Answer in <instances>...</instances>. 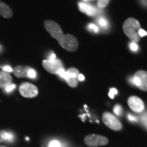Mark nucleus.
<instances>
[{
	"label": "nucleus",
	"mask_w": 147,
	"mask_h": 147,
	"mask_svg": "<svg viewBox=\"0 0 147 147\" xmlns=\"http://www.w3.org/2000/svg\"><path fill=\"white\" fill-rule=\"evenodd\" d=\"M127 117H128V119L130 121H138L137 117H134V116L131 115H129H129H128Z\"/></svg>",
	"instance_id": "c85d7f7f"
},
{
	"label": "nucleus",
	"mask_w": 147,
	"mask_h": 147,
	"mask_svg": "<svg viewBox=\"0 0 147 147\" xmlns=\"http://www.w3.org/2000/svg\"><path fill=\"white\" fill-rule=\"evenodd\" d=\"M14 138V136L12 133L6 131L5 130H0V142H13Z\"/></svg>",
	"instance_id": "2eb2a0df"
},
{
	"label": "nucleus",
	"mask_w": 147,
	"mask_h": 147,
	"mask_svg": "<svg viewBox=\"0 0 147 147\" xmlns=\"http://www.w3.org/2000/svg\"><path fill=\"white\" fill-rule=\"evenodd\" d=\"M16 87V84L11 83L10 84H8V85L7 86V87H5L4 88L5 91L6 92V93H10V92H12V91H14V90L15 89Z\"/></svg>",
	"instance_id": "aec40b11"
},
{
	"label": "nucleus",
	"mask_w": 147,
	"mask_h": 147,
	"mask_svg": "<svg viewBox=\"0 0 147 147\" xmlns=\"http://www.w3.org/2000/svg\"><path fill=\"white\" fill-rule=\"evenodd\" d=\"M57 59L56 57V55L55 54V53H51L50 56L49 57V59L50 60H53V59Z\"/></svg>",
	"instance_id": "c756f323"
},
{
	"label": "nucleus",
	"mask_w": 147,
	"mask_h": 147,
	"mask_svg": "<svg viewBox=\"0 0 147 147\" xmlns=\"http://www.w3.org/2000/svg\"><path fill=\"white\" fill-rule=\"evenodd\" d=\"M49 147H61V146L60 142L57 140H53L50 142Z\"/></svg>",
	"instance_id": "b1692460"
},
{
	"label": "nucleus",
	"mask_w": 147,
	"mask_h": 147,
	"mask_svg": "<svg viewBox=\"0 0 147 147\" xmlns=\"http://www.w3.org/2000/svg\"><path fill=\"white\" fill-rule=\"evenodd\" d=\"M57 41L61 47L68 51H75L78 49V40L72 35L63 34L58 38Z\"/></svg>",
	"instance_id": "f03ea898"
},
{
	"label": "nucleus",
	"mask_w": 147,
	"mask_h": 147,
	"mask_svg": "<svg viewBox=\"0 0 147 147\" xmlns=\"http://www.w3.org/2000/svg\"><path fill=\"white\" fill-rule=\"evenodd\" d=\"M114 113H115L117 116H121L122 115L123 113L122 106L119 105V104L116 105L115 106V108H114Z\"/></svg>",
	"instance_id": "6ab92c4d"
},
{
	"label": "nucleus",
	"mask_w": 147,
	"mask_h": 147,
	"mask_svg": "<svg viewBox=\"0 0 147 147\" xmlns=\"http://www.w3.org/2000/svg\"><path fill=\"white\" fill-rule=\"evenodd\" d=\"M138 35H139L140 37H144L145 36H146L147 33H146V31H144V30H143V29H140L138 31Z\"/></svg>",
	"instance_id": "bb28decb"
},
{
	"label": "nucleus",
	"mask_w": 147,
	"mask_h": 147,
	"mask_svg": "<svg viewBox=\"0 0 147 147\" xmlns=\"http://www.w3.org/2000/svg\"><path fill=\"white\" fill-rule=\"evenodd\" d=\"M142 3L145 6H147V0H142Z\"/></svg>",
	"instance_id": "2f4dec72"
},
{
	"label": "nucleus",
	"mask_w": 147,
	"mask_h": 147,
	"mask_svg": "<svg viewBox=\"0 0 147 147\" xmlns=\"http://www.w3.org/2000/svg\"><path fill=\"white\" fill-rule=\"evenodd\" d=\"M78 7L82 12H83V13L86 14L89 16H95L98 12V10H97V9L95 6L87 3L79 2Z\"/></svg>",
	"instance_id": "9b49d317"
},
{
	"label": "nucleus",
	"mask_w": 147,
	"mask_h": 147,
	"mask_svg": "<svg viewBox=\"0 0 147 147\" xmlns=\"http://www.w3.org/2000/svg\"><path fill=\"white\" fill-rule=\"evenodd\" d=\"M3 71H5V72H12V71H13V69L12 68V67H10V66L9 65H5L3 66L2 67Z\"/></svg>",
	"instance_id": "a878e982"
},
{
	"label": "nucleus",
	"mask_w": 147,
	"mask_h": 147,
	"mask_svg": "<svg viewBox=\"0 0 147 147\" xmlns=\"http://www.w3.org/2000/svg\"><path fill=\"white\" fill-rule=\"evenodd\" d=\"M20 94L26 98H33L38 95V89L30 82H23L20 85Z\"/></svg>",
	"instance_id": "423d86ee"
},
{
	"label": "nucleus",
	"mask_w": 147,
	"mask_h": 147,
	"mask_svg": "<svg viewBox=\"0 0 147 147\" xmlns=\"http://www.w3.org/2000/svg\"><path fill=\"white\" fill-rule=\"evenodd\" d=\"M83 1H92V0H82Z\"/></svg>",
	"instance_id": "473e14b6"
},
{
	"label": "nucleus",
	"mask_w": 147,
	"mask_h": 147,
	"mask_svg": "<svg viewBox=\"0 0 147 147\" xmlns=\"http://www.w3.org/2000/svg\"><path fill=\"white\" fill-rule=\"evenodd\" d=\"M1 49H2V47H1V46L0 45V52H1Z\"/></svg>",
	"instance_id": "72a5a7b5"
},
{
	"label": "nucleus",
	"mask_w": 147,
	"mask_h": 147,
	"mask_svg": "<svg viewBox=\"0 0 147 147\" xmlns=\"http://www.w3.org/2000/svg\"><path fill=\"white\" fill-rule=\"evenodd\" d=\"M116 94H117V90L113 88V89H111L110 90L109 94H108V95H109V97H110V98L113 99L114 96H115V95H116Z\"/></svg>",
	"instance_id": "393cba45"
},
{
	"label": "nucleus",
	"mask_w": 147,
	"mask_h": 147,
	"mask_svg": "<svg viewBox=\"0 0 147 147\" xmlns=\"http://www.w3.org/2000/svg\"><path fill=\"white\" fill-rule=\"evenodd\" d=\"M97 23H98L100 26L102 27V28L106 29L109 27V23H108L107 19H106L105 17H103V16H101V17L98 18V19H97Z\"/></svg>",
	"instance_id": "dca6fc26"
},
{
	"label": "nucleus",
	"mask_w": 147,
	"mask_h": 147,
	"mask_svg": "<svg viewBox=\"0 0 147 147\" xmlns=\"http://www.w3.org/2000/svg\"><path fill=\"white\" fill-rule=\"evenodd\" d=\"M88 28L89 29V30H91L92 32L95 33H97L99 32V30H100L99 27H97V25H95V24H93V23L89 24V25H88Z\"/></svg>",
	"instance_id": "412c9836"
},
{
	"label": "nucleus",
	"mask_w": 147,
	"mask_h": 147,
	"mask_svg": "<svg viewBox=\"0 0 147 147\" xmlns=\"http://www.w3.org/2000/svg\"><path fill=\"white\" fill-rule=\"evenodd\" d=\"M12 78L11 75L5 71H0V88H5L12 83Z\"/></svg>",
	"instance_id": "4468645a"
},
{
	"label": "nucleus",
	"mask_w": 147,
	"mask_h": 147,
	"mask_svg": "<svg viewBox=\"0 0 147 147\" xmlns=\"http://www.w3.org/2000/svg\"><path fill=\"white\" fill-rule=\"evenodd\" d=\"M128 105L135 113H142L144 109V104L143 101L136 96H131L128 99Z\"/></svg>",
	"instance_id": "1a4fd4ad"
},
{
	"label": "nucleus",
	"mask_w": 147,
	"mask_h": 147,
	"mask_svg": "<svg viewBox=\"0 0 147 147\" xmlns=\"http://www.w3.org/2000/svg\"><path fill=\"white\" fill-rule=\"evenodd\" d=\"M67 71V74H68V76H67V78L65 80L66 82H67L69 87L73 88L76 87L78 83V70L76 68H74V67H71V68H69Z\"/></svg>",
	"instance_id": "9d476101"
},
{
	"label": "nucleus",
	"mask_w": 147,
	"mask_h": 147,
	"mask_svg": "<svg viewBox=\"0 0 147 147\" xmlns=\"http://www.w3.org/2000/svg\"><path fill=\"white\" fill-rule=\"evenodd\" d=\"M133 84L142 91H147V71H138L133 76Z\"/></svg>",
	"instance_id": "0eeeda50"
},
{
	"label": "nucleus",
	"mask_w": 147,
	"mask_h": 147,
	"mask_svg": "<svg viewBox=\"0 0 147 147\" xmlns=\"http://www.w3.org/2000/svg\"><path fill=\"white\" fill-rule=\"evenodd\" d=\"M31 68L27 65H17L13 69V73L17 78H28L29 71Z\"/></svg>",
	"instance_id": "f8f14e48"
},
{
	"label": "nucleus",
	"mask_w": 147,
	"mask_h": 147,
	"mask_svg": "<svg viewBox=\"0 0 147 147\" xmlns=\"http://www.w3.org/2000/svg\"><path fill=\"white\" fill-rule=\"evenodd\" d=\"M129 48L132 51H134V52H136V51H138V46L137 44L135 43V42H130Z\"/></svg>",
	"instance_id": "5701e85b"
},
{
	"label": "nucleus",
	"mask_w": 147,
	"mask_h": 147,
	"mask_svg": "<svg viewBox=\"0 0 147 147\" xmlns=\"http://www.w3.org/2000/svg\"><path fill=\"white\" fill-rule=\"evenodd\" d=\"M45 27L51 36L55 39L57 40L63 34V31L57 23L53 21H45Z\"/></svg>",
	"instance_id": "6e6552de"
},
{
	"label": "nucleus",
	"mask_w": 147,
	"mask_h": 147,
	"mask_svg": "<svg viewBox=\"0 0 147 147\" xmlns=\"http://www.w3.org/2000/svg\"><path fill=\"white\" fill-rule=\"evenodd\" d=\"M102 121L108 127L114 130V131H120L123 128V125L120 121L113 114L108 113V112L103 114Z\"/></svg>",
	"instance_id": "7ed1b4c3"
},
{
	"label": "nucleus",
	"mask_w": 147,
	"mask_h": 147,
	"mask_svg": "<svg viewBox=\"0 0 147 147\" xmlns=\"http://www.w3.org/2000/svg\"><path fill=\"white\" fill-rule=\"evenodd\" d=\"M42 65L48 72L53 74H57L61 69L64 68L62 61L58 59H55L53 60H44L42 61Z\"/></svg>",
	"instance_id": "39448f33"
},
{
	"label": "nucleus",
	"mask_w": 147,
	"mask_h": 147,
	"mask_svg": "<svg viewBox=\"0 0 147 147\" xmlns=\"http://www.w3.org/2000/svg\"><path fill=\"white\" fill-rule=\"evenodd\" d=\"M57 75H59L61 78L64 79V80H66L67 78V76H68V74H67V71L65 70V69L63 68L59 71Z\"/></svg>",
	"instance_id": "a211bd4d"
},
{
	"label": "nucleus",
	"mask_w": 147,
	"mask_h": 147,
	"mask_svg": "<svg viewBox=\"0 0 147 147\" xmlns=\"http://www.w3.org/2000/svg\"><path fill=\"white\" fill-rule=\"evenodd\" d=\"M84 143L89 146L95 147L104 146L108 143V139L105 136L97 134H90L84 138Z\"/></svg>",
	"instance_id": "20e7f679"
},
{
	"label": "nucleus",
	"mask_w": 147,
	"mask_h": 147,
	"mask_svg": "<svg viewBox=\"0 0 147 147\" xmlns=\"http://www.w3.org/2000/svg\"><path fill=\"white\" fill-rule=\"evenodd\" d=\"M123 28L124 33L131 40V42L136 43L140 41V37L138 35V31L141 28L140 24L138 20L134 18H128L123 23Z\"/></svg>",
	"instance_id": "f257e3e1"
},
{
	"label": "nucleus",
	"mask_w": 147,
	"mask_h": 147,
	"mask_svg": "<svg viewBox=\"0 0 147 147\" xmlns=\"http://www.w3.org/2000/svg\"><path fill=\"white\" fill-rule=\"evenodd\" d=\"M0 16L5 18H10L13 16V12L9 5L0 1Z\"/></svg>",
	"instance_id": "ddd939ff"
},
{
	"label": "nucleus",
	"mask_w": 147,
	"mask_h": 147,
	"mask_svg": "<svg viewBox=\"0 0 147 147\" xmlns=\"http://www.w3.org/2000/svg\"><path fill=\"white\" fill-rule=\"evenodd\" d=\"M36 76H37L36 71H35V69H34L32 67L30 70L29 71L28 78H32V79H35V78H36Z\"/></svg>",
	"instance_id": "4be33fe9"
},
{
	"label": "nucleus",
	"mask_w": 147,
	"mask_h": 147,
	"mask_svg": "<svg viewBox=\"0 0 147 147\" xmlns=\"http://www.w3.org/2000/svg\"><path fill=\"white\" fill-rule=\"evenodd\" d=\"M110 0H97V5L100 8H104L107 6Z\"/></svg>",
	"instance_id": "f3484780"
},
{
	"label": "nucleus",
	"mask_w": 147,
	"mask_h": 147,
	"mask_svg": "<svg viewBox=\"0 0 147 147\" xmlns=\"http://www.w3.org/2000/svg\"><path fill=\"white\" fill-rule=\"evenodd\" d=\"M78 80H80V81H83V80H84V76L82 74H79L78 76Z\"/></svg>",
	"instance_id": "7c9ffc66"
},
{
	"label": "nucleus",
	"mask_w": 147,
	"mask_h": 147,
	"mask_svg": "<svg viewBox=\"0 0 147 147\" xmlns=\"http://www.w3.org/2000/svg\"><path fill=\"white\" fill-rule=\"evenodd\" d=\"M0 147H5V146H1Z\"/></svg>",
	"instance_id": "f704fd0d"
},
{
	"label": "nucleus",
	"mask_w": 147,
	"mask_h": 147,
	"mask_svg": "<svg viewBox=\"0 0 147 147\" xmlns=\"http://www.w3.org/2000/svg\"><path fill=\"white\" fill-rule=\"evenodd\" d=\"M142 121L143 123L144 124V125L147 128V114H145L142 117Z\"/></svg>",
	"instance_id": "cd10ccee"
}]
</instances>
